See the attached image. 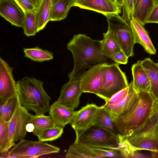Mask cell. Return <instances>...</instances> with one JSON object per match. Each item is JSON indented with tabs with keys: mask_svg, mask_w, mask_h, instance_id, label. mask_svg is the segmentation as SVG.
I'll list each match as a JSON object with an SVG mask.
<instances>
[{
	"mask_svg": "<svg viewBox=\"0 0 158 158\" xmlns=\"http://www.w3.org/2000/svg\"><path fill=\"white\" fill-rule=\"evenodd\" d=\"M74 61L69 79H78L87 69L95 65L114 63L103 52L100 40L93 39L81 34L74 35L67 45Z\"/></svg>",
	"mask_w": 158,
	"mask_h": 158,
	"instance_id": "1",
	"label": "cell"
},
{
	"mask_svg": "<svg viewBox=\"0 0 158 158\" xmlns=\"http://www.w3.org/2000/svg\"><path fill=\"white\" fill-rule=\"evenodd\" d=\"M42 81L24 77L17 82V96L19 103L35 114H45L50 109L51 97L43 87Z\"/></svg>",
	"mask_w": 158,
	"mask_h": 158,
	"instance_id": "2",
	"label": "cell"
},
{
	"mask_svg": "<svg viewBox=\"0 0 158 158\" xmlns=\"http://www.w3.org/2000/svg\"><path fill=\"white\" fill-rule=\"evenodd\" d=\"M155 101L149 93H138L135 104L127 114L120 117L112 116L119 133L128 137L141 127L149 117Z\"/></svg>",
	"mask_w": 158,
	"mask_h": 158,
	"instance_id": "3",
	"label": "cell"
},
{
	"mask_svg": "<svg viewBox=\"0 0 158 158\" xmlns=\"http://www.w3.org/2000/svg\"><path fill=\"white\" fill-rule=\"evenodd\" d=\"M119 14H112L106 16L108 29L114 34L122 50L128 57L133 56L135 43L129 23Z\"/></svg>",
	"mask_w": 158,
	"mask_h": 158,
	"instance_id": "4",
	"label": "cell"
},
{
	"mask_svg": "<svg viewBox=\"0 0 158 158\" xmlns=\"http://www.w3.org/2000/svg\"><path fill=\"white\" fill-rule=\"evenodd\" d=\"M74 143L103 148L115 149L119 148L117 137L94 125L76 139Z\"/></svg>",
	"mask_w": 158,
	"mask_h": 158,
	"instance_id": "5",
	"label": "cell"
},
{
	"mask_svg": "<svg viewBox=\"0 0 158 158\" xmlns=\"http://www.w3.org/2000/svg\"><path fill=\"white\" fill-rule=\"evenodd\" d=\"M115 63L106 67L102 88L98 96L105 102L116 93L127 88L129 85L125 73Z\"/></svg>",
	"mask_w": 158,
	"mask_h": 158,
	"instance_id": "6",
	"label": "cell"
},
{
	"mask_svg": "<svg viewBox=\"0 0 158 158\" xmlns=\"http://www.w3.org/2000/svg\"><path fill=\"white\" fill-rule=\"evenodd\" d=\"M60 151L59 148L46 143L23 139L9 151L7 158H36Z\"/></svg>",
	"mask_w": 158,
	"mask_h": 158,
	"instance_id": "7",
	"label": "cell"
},
{
	"mask_svg": "<svg viewBox=\"0 0 158 158\" xmlns=\"http://www.w3.org/2000/svg\"><path fill=\"white\" fill-rule=\"evenodd\" d=\"M19 103L16 110L9 121L8 142L10 148L26 136V126L32 114Z\"/></svg>",
	"mask_w": 158,
	"mask_h": 158,
	"instance_id": "8",
	"label": "cell"
},
{
	"mask_svg": "<svg viewBox=\"0 0 158 158\" xmlns=\"http://www.w3.org/2000/svg\"><path fill=\"white\" fill-rule=\"evenodd\" d=\"M67 158H122L118 149L103 148L74 143L65 155Z\"/></svg>",
	"mask_w": 158,
	"mask_h": 158,
	"instance_id": "9",
	"label": "cell"
},
{
	"mask_svg": "<svg viewBox=\"0 0 158 158\" xmlns=\"http://www.w3.org/2000/svg\"><path fill=\"white\" fill-rule=\"evenodd\" d=\"M107 63L98 64L85 71L80 77V87L83 93L98 95L103 83Z\"/></svg>",
	"mask_w": 158,
	"mask_h": 158,
	"instance_id": "10",
	"label": "cell"
},
{
	"mask_svg": "<svg viewBox=\"0 0 158 158\" xmlns=\"http://www.w3.org/2000/svg\"><path fill=\"white\" fill-rule=\"evenodd\" d=\"M99 107L94 104H87L76 111L69 123L75 131L76 139L93 125Z\"/></svg>",
	"mask_w": 158,
	"mask_h": 158,
	"instance_id": "11",
	"label": "cell"
},
{
	"mask_svg": "<svg viewBox=\"0 0 158 158\" xmlns=\"http://www.w3.org/2000/svg\"><path fill=\"white\" fill-rule=\"evenodd\" d=\"M17 83L13 75V68L0 58V103L17 96Z\"/></svg>",
	"mask_w": 158,
	"mask_h": 158,
	"instance_id": "12",
	"label": "cell"
},
{
	"mask_svg": "<svg viewBox=\"0 0 158 158\" xmlns=\"http://www.w3.org/2000/svg\"><path fill=\"white\" fill-rule=\"evenodd\" d=\"M83 93L79 78L70 79L62 87L56 101L59 103L74 110L79 106Z\"/></svg>",
	"mask_w": 158,
	"mask_h": 158,
	"instance_id": "13",
	"label": "cell"
},
{
	"mask_svg": "<svg viewBox=\"0 0 158 158\" xmlns=\"http://www.w3.org/2000/svg\"><path fill=\"white\" fill-rule=\"evenodd\" d=\"M128 87L127 94L118 101L102 106L113 116L118 117L124 115L130 110L135 104L138 93L133 88L132 81L129 84Z\"/></svg>",
	"mask_w": 158,
	"mask_h": 158,
	"instance_id": "14",
	"label": "cell"
},
{
	"mask_svg": "<svg viewBox=\"0 0 158 158\" xmlns=\"http://www.w3.org/2000/svg\"><path fill=\"white\" fill-rule=\"evenodd\" d=\"M73 6L94 11L105 16L119 14L121 9L112 0H74Z\"/></svg>",
	"mask_w": 158,
	"mask_h": 158,
	"instance_id": "15",
	"label": "cell"
},
{
	"mask_svg": "<svg viewBox=\"0 0 158 158\" xmlns=\"http://www.w3.org/2000/svg\"><path fill=\"white\" fill-rule=\"evenodd\" d=\"M129 24L135 44H140L148 53L156 54V50L144 25L134 16L130 20Z\"/></svg>",
	"mask_w": 158,
	"mask_h": 158,
	"instance_id": "16",
	"label": "cell"
},
{
	"mask_svg": "<svg viewBox=\"0 0 158 158\" xmlns=\"http://www.w3.org/2000/svg\"><path fill=\"white\" fill-rule=\"evenodd\" d=\"M0 15L12 25L22 27L24 13L14 0H0Z\"/></svg>",
	"mask_w": 158,
	"mask_h": 158,
	"instance_id": "17",
	"label": "cell"
},
{
	"mask_svg": "<svg viewBox=\"0 0 158 158\" xmlns=\"http://www.w3.org/2000/svg\"><path fill=\"white\" fill-rule=\"evenodd\" d=\"M127 137L135 150H146L158 153V128L152 132Z\"/></svg>",
	"mask_w": 158,
	"mask_h": 158,
	"instance_id": "18",
	"label": "cell"
},
{
	"mask_svg": "<svg viewBox=\"0 0 158 158\" xmlns=\"http://www.w3.org/2000/svg\"><path fill=\"white\" fill-rule=\"evenodd\" d=\"M76 111L57 101L50 106L49 115L56 125L64 128L69 123Z\"/></svg>",
	"mask_w": 158,
	"mask_h": 158,
	"instance_id": "19",
	"label": "cell"
},
{
	"mask_svg": "<svg viewBox=\"0 0 158 158\" xmlns=\"http://www.w3.org/2000/svg\"><path fill=\"white\" fill-rule=\"evenodd\" d=\"M131 71L133 80V87L136 91L149 93L150 84L148 75L140 61L133 64Z\"/></svg>",
	"mask_w": 158,
	"mask_h": 158,
	"instance_id": "20",
	"label": "cell"
},
{
	"mask_svg": "<svg viewBox=\"0 0 158 158\" xmlns=\"http://www.w3.org/2000/svg\"><path fill=\"white\" fill-rule=\"evenodd\" d=\"M148 77L150 84L149 93L158 101V65L150 58L140 61Z\"/></svg>",
	"mask_w": 158,
	"mask_h": 158,
	"instance_id": "21",
	"label": "cell"
},
{
	"mask_svg": "<svg viewBox=\"0 0 158 158\" xmlns=\"http://www.w3.org/2000/svg\"><path fill=\"white\" fill-rule=\"evenodd\" d=\"M93 125L102 128L116 137L120 133L112 115L102 106L99 107Z\"/></svg>",
	"mask_w": 158,
	"mask_h": 158,
	"instance_id": "22",
	"label": "cell"
},
{
	"mask_svg": "<svg viewBox=\"0 0 158 158\" xmlns=\"http://www.w3.org/2000/svg\"><path fill=\"white\" fill-rule=\"evenodd\" d=\"M74 0H60L52 5L49 21H58L66 18L70 8L73 6Z\"/></svg>",
	"mask_w": 158,
	"mask_h": 158,
	"instance_id": "23",
	"label": "cell"
},
{
	"mask_svg": "<svg viewBox=\"0 0 158 158\" xmlns=\"http://www.w3.org/2000/svg\"><path fill=\"white\" fill-rule=\"evenodd\" d=\"M158 128V101H155L151 112L145 123L130 136H139L147 134L152 132Z\"/></svg>",
	"mask_w": 158,
	"mask_h": 158,
	"instance_id": "24",
	"label": "cell"
},
{
	"mask_svg": "<svg viewBox=\"0 0 158 158\" xmlns=\"http://www.w3.org/2000/svg\"><path fill=\"white\" fill-rule=\"evenodd\" d=\"M28 123L33 124L34 128L32 133L37 136L45 131L56 126L50 116L44 114L32 115Z\"/></svg>",
	"mask_w": 158,
	"mask_h": 158,
	"instance_id": "25",
	"label": "cell"
},
{
	"mask_svg": "<svg viewBox=\"0 0 158 158\" xmlns=\"http://www.w3.org/2000/svg\"><path fill=\"white\" fill-rule=\"evenodd\" d=\"M154 7L153 0H134L133 16L144 25Z\"/></svg>",
	"mask_w": 158,
	"mask_h": 158,
	"instance_id": "26",
	"label": "cell"
},
{
	"mask_svg": "<svg viewBox=\"0 0 158 158\" xmlns=\"http://www.w3.org/2000/svg\"><path fill=\"white\" fill-rule=\"evenodd\" d=\"M103 39L100 40L102 50L103 53L110 58L114 53L122 50L114 34L108 29L103 33Z\"/></svg>",
	"mask_w": 158,
	"mask_h": 158,
	"instance_id": "27",
	"label": "cell"
},
{
	"mask_svg": "<svg viewBox=\"0 0 158 158\" xmlns=\"http://www.w3.org/2000/svg\"><path fill=\"white\" fill-rule=\"evenodd\" d=\"M52 0H42L36 11L37 32L44 29L49 21Z\"/></svg>",
	"mask_w": 158,
	"mask_h": 158,
	"instance_id": "28",
	"label": "cell"
},
{
	"mask_svg": "<svg viewBox=\"0 0 158 158\" xmlns=\"http://www.w3.org/2000/svg\"><path fill=\"white\" fill-rule=\"evenodd\" d=\"M119 149L122 158H148L150 157L135 150L133 146L128 141L127 137L119 134L117 136Z\"/></svg>",
	"mask_w": 158,
	"mask_h": 158,
	"instance_id": "29",
	"label": "cell"
},
{
	"mask_svg": "<svg viewBox=\"0 0 158 158\" xmlns=\"http://www.w3.org/2000/svg\"><path fill=\"white\" fill-rule=\"evenodd\" d=\"M23 52L25 57L35 61L44 62L50 60L53 58V53L38 47L24 48Z\"/></svg>",
	"mask_w": 158,
	"mask_h": 158,
	"instance_id": "30",
	"label": "cell"
},
{
	"mask_svg": "<svg viewBox=\"0 0 158 158\" xmlns=\"http://www.w3.org/2000/svg\"><path fill=\"white\" fill-rule=\"evenodd\" d=\"M24 19L22 27L27 36L35 35L37 32V21L36 11L24 12Z\"/></svg>",
	"mask_w": 158,
	"mask_h": 158,
	"instance_id": "31",
	"label": "cell"
},
{
	"mask_svg": "<svg viewBox=\"0 0 158 158\" xmlns=\"http://www.w3.org/2000/svg\"><path fill=\"white\" fill-rule=\"evenodd\" d=\"M19 103L17 95L0 103V118L9 121L13 115Z\"/></svg>",
	"mask_w": 158,
	"mask_h": 158,
	"instance_id": "32",
	"label": "cell"
},
{
	"mask_svg": "<svg viewBox=\"0 0 158 158\" xmlns=\"http://www.w3.org/2000/svg\"><path fill=\"white\" fill-rule=\"evenodd\" d=\"M63 127L56 125L49 128L41 133L37 137L42 142H52L60 138L63 134Z\"/></svg>",
	"mask_w": 158,
	"mask_h": 158,
	"instance_id": "33",
	"label": "cell"
},
{
	"mask_svg": "<svg viewBox=\"0 0 158 158\" xmlns=\"http://www.w3.org/2000/svg\"><path fill=\"white\" fill-rule=\"evenodd\" d=\"M9 121L0 118V153L8 152L10 148L8 142Z\"/></svg>",
	"mask_w": 158,
	"mask_h": 158,
	"instance_id": "34",
	"label": "cell"
},
{
	"mask_svg": "<svg viewBox=\"0 0 158 158\" xmlns=\"http://www.w3.org/2000/svg\"><path fill=\"white\" fill-rule=\"evenodd\" d=\"M134 0H123L122 17L129 23L133 16Z\"/></svg>",
	"mask_w": 158,
	"mask_h": 158,
	"instance_id": "35",
	"label": "cell"
},
{
	"mask_svg": "<svg viewBox=\"0 0 158 158\" xmlns=\"http://www.w3.org/2000/svg\"><path fill=\"white\" fill-rule=\"evenodd\" d=\"M23 12L36 11L37 8L34 0H14Z\"/></svg>",
	"mask_w": 158,
	"mask_h": 158,
	"instance_id": "36",
	"label": "cell"
},
{
	"mask_svg": "<svg viewBox=\"0 0 158 158\" xmlns=\"http://www.w3.org/2000/svg\"><path fill=\"white\" fill-rule=\"evenodd\" d=\"M128 58L122 50L114 53L110 57L115 63L118 64H127Z\"/></svg>",
	"mask_w": 158,
	"mask_h": 158,
	"instance_id": "37",
	"label": "cell"
},
{
	"mask_svg": "<svg viewBox=\"0 0 158 158\" xmlns=\"http://www.w3.org/2000/svg\"><path fill=\"white\" fill-rule=\"evenodd\" d=\"M128 89V86L127 88L116 93L112 96L106 102L105 104H111L117 102L127 94Z\"/></svg>",
	"mask_w": 158,
	"mask_h": 158,
	"instance_id": "38",
	"label": "cell"
},
{
	"mask_svg": "<svg viewBox=\"0 0 158 158\" xmlns=\"http://www.w3.org/2000/svg\"><path fill=\"white\" fill-rule=\"evenodd\" d=\"M149 23L158 24V4L154 6L147 19L146 24Z\"/></svg>",
	"mask_w": 158,
	"mask_h": 158,
	"instance_id": "39",
	"label": "cell"
},
{
	"mask_svg": "<svg viewBox=\"0 0 158 158\" xmlns=\"http://www.w3.org/2000/svg\"><path fill=\"white\" fill-rule=\"evenodd\" d=\"M34 127L33 124L31 123H28L26 126V129L27 132H32Z\"/></svg>",
	"mask_w": 158,
	"mask_h": 158,
	"instance_id": "40",
	"label": "cell"
},
{
	"mask_svg": "<svg viewBox=\"0 0 158 158\" xmlns=\"http://www.w3.org/2000/svg\"><path fill=\"white\" fill-rule=\"evenodd\" d=\"M115 1L117 6L121 9H122L123 0H115Z\"/></svg>",
	"mask_w": 158,
	"mask_h": 158,
	"instance_id": "41",
	"label": "cell"
},
{
	"mask_svg": "<svg viewBox=\"0 0 158 158\" xmlns=\"http://www.w3.org/2000/svg\"><path fill=\"white\" fill-rule=\"evenodd\" d=\"M34 1L37 7V8H38L41 3L42 0H34Z\"/></svg>",
	"mask_w": 158,
	"mask_h": 158,
	"instance_id": "42",
	"label": "cell"
},
{
	"mask_svg": "<svg viewBox=\"0 0 158 158\" xmlns=\"http://www.w3.org/2000/svg\"><path fill=\"white\" fill-rule=\"evenodd\" d=\"M60 0H52V5L54 4Z\"/></svg>",
	"mask_w": 158,
	"mask_h": 158,
	"instance_id": "43",
	"label": "cell"
},
{
	"mask_svg": "<svg viewBox=\"0 0 158 158\" xmlns=\"http://www.w3.org/2000/svg\"><path fill=\"white\" fill-rule=\"evenodd\" d=\"M154 1V6L158 4V0H153Z\"/></svg>",
	"mask_w": 158,
	"mask_h": 158,
	"instance_id": "44",
	"label": "cell"
},
{
	"mask_svg": "<svg viewBox=\"0 0 158 158\" xmlns=\"http://www.w3.org/2000/svg\"><path fill=\"white\" fill-rule=\"evenodd\" d=\"M113 2H114L115 4L116 3V2H115V0H112Z\"/></svg>",
	"mask_w": 158,
	"mask_h": 158,
	"instance_id": "45",
	"label": "cell"
},
{
	"mask_svg": "<svg viewBox=\"0 0 158 158\" xmlns=\"http://www.w3.org/2000/svg\"><path fill=\"white\" fill-rule=\"evenodd\" d=\"M157 65H158V63H157Z\"/></svg>",
	"mask_w": 158,
	"mask_h": 158,
	"instance_id": "46",
	"label": "cell"
}]
</instances>
